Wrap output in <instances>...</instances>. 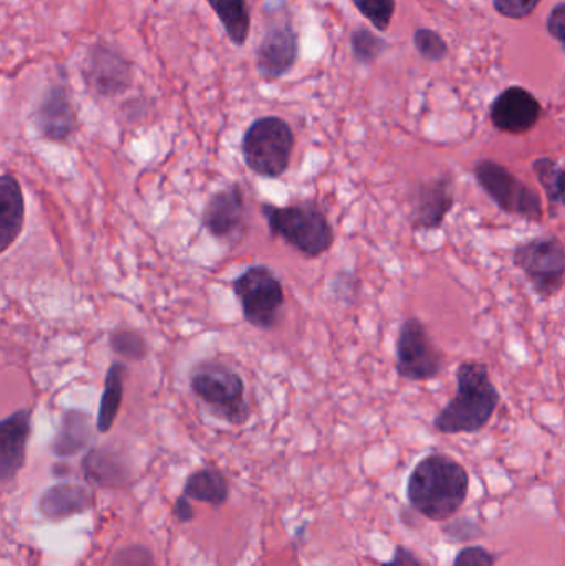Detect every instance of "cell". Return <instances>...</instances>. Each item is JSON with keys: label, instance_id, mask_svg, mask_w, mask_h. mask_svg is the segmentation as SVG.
Wrapping results in <instances>:
<instances>
[{"label": "cell", "instance_id": "22", "mask_svg": "<svg viewBox=\"0 0 565 566\" xmlns=\"http://www.w3.org/2000/svg\"><path fill=\"white\" fill-rule=\"evenodd\" d=\"M128 375V368L125 363H113L105 376V388H103L102 399H100L98 418H96V429L102 434L108 432L115 424L116 416L122 406L123 392H125V379Z\"/></svg>", "mask_w": 565, "mask_h": 566}, {"label": "cell", "instance_id": "18", "mask_svg": "<svg viewBox=\"0 0 565 566\" xmlns=\"http://www.w3.org/2000/svg\"><path fill=\"white\" fill-rule=\"evenodd\" d=\"M83 478L100 489H122L132 479V468L122 452L102 446L86 452L82 459Z\"/></svg>", "mask_w": 565, "mask_h": 566}, {"label": "cell", "instance_id": "9", "mask_svg": "<svg viewBox=\"0 0 565 566\" xmlns=\"http://www.w3.org/2000/svg\"><path fill=\"white\" fill-rule=\"evenodd\" d=\"M80 75L90 95L98 99H113L133 88L136 66L119 46L106 40H96L86 49Z\"/></svg>", "mask_w": 565, "mask_h": 566}, {"label": "cell", "instance_id": "21", "mask_svg": "<svg viewBox=\"0 0 565 566\" xmlns=\"http://www.w3.org/2000/svg\"><path fill=\"white\" fill-rule=\"evenodd\" d=\"M231 488L228 478L219 469L202 468L186 479L182 495L189 501L202 502L219 509L228 502Z\"/></svg>", "mask_w": 565, "mask_h": 566}, {"label": "cell", "instance_id": "25", "mask_svg": "<svg viewBox=\"0 0 565 566\" xmlns=\"http://www.w3.org/2000/svg\"><path fill=\"white\" fill-rule=\"evenodd\" d=\"M109 348L126 361H142L148 356V343L136 329L118 328L109 335Z\"/></svg>", "mask_w": 565, "mask_h": 566}, {"label": "cell", "instance_id": "19", "mask_svg": "<svg viewBox=\"0 0 565 566\" xmlns=\"http://www.w3.org/2000/svg\"><path fill=\"white\" fill-rule=\"evenodd\" d=\"M25 222V198L19 179L0 176V254L9 251L22 234Z\"/></svg>", "mask_w": 565, "mask_h": 566}, {"label": "cell", "instance_id": "12", "mask_svg": "<svg viewBox=\"0 0 565 566\" xmlns=\"http://www.w3.org/2000/svg\"><path fill=\"white\" fill-rule=\"evenodd\" d=\"M49 83L33 112V126L46 142L66 143L79 129V115L65 69Z\"/></svg>", "mask_w": 565, "mask_h": 566}, {"label": "cell", "instance_id": "2", "mask_svg": "<svg viewBox=\"0 0 565 566\" xmlns=\"http://www.w3.org/2000/svg\"><path fill=\"white\" fill-rule=\"evenodd\" d=\"M457 395L433 419L440 434H477L490 424L500 408L501 392L491 379L486 363L468 359L454 373Z\"/></svg>", "mask_w": 565, "mask_h": 566}, {"label": "cell", "instance_id": "35", "mask_svg": "<svg viewBox=\"0 0 565 566\" xmlns=\"http://www.w3.org/2000/svg\"><path fill=\"white\" fill-rule=\"evenodd\" d=\"M195 507L191 502L185 495H179L175 502V517L178 518L181 524H188V522L195 521Z\"/></svg>", "mask_w": 565, "mask_h": 566}, {"label": "cell", "instance_id": "4", "mask_svg": "<svg viewBox=\"0 0 565 566\" xmlns=\"http://www.w3.org/2000/svg\"><path fill=\"white\" fill-rule=\"evenodd\" d=\"M189 386L215 418L236 428L248 424L251 419L244 378L228 363L219 359L199 363L189 376Z\"/></svg>", "mask_w": 565, "mask_h": 566}, {"label": "cell", "instance_id": "31", "mask_svg": "<svg viewBox=\"0 0 565 566\" xmlns=\"http://www.w3.org/2000/svg\"><path fill=\"white\" fill-rule=\"evenodd\" d=\"M498 555L481 545L461 548L454 557L453 566H496Z\"/></svg>", "mask_w": 565, "mask_h": 566}, {"label": "cell", "instance_id": "3", "mask_svg": "<svg viewBox=\"0 0 565 566\" xmlns=\"http://www.w3.org/2000/svg\"><path fill=\"white\" fill-rule=\"evenodd\" d=\"M259 209L271 238L284 242L304 258H322L334 245V226L314 199L287 206L262 202Z\"/></svg>", "mask_w": 565, "mask_h": 566}, {"label": "cell", "instance_id": "28", "mask_svg": "<svg viewBox=\"0 0 565 566\" xmlns=\"http://www.w3.org/2000/svg\"><path fill=\"white\" fill-rule=\"evenodd\" d=\"M355 7L358 12L375 27V29L385 32L390 27L391 19H394L395 0H354Z\"/></svg>", "mask_w": 565, "mask_h": 566}, {"label": "cell", "instance_id": "24", "mask_svg": "<svg viewBox=\"0 0 565 566\" xmlns=\"http://www.w3.org/2000/svg\"><path fill=\"white\" fill-rule=\"evenodd\" d=\"M534 176L540 181L544 195H546L547 202H550L551 211L557 214V209L564 206V168L556 161V159L537 158L534 159L533 166Z\"/></svg>", "mask_w": 565, "mask_h": 566}, {"label": "cell", "instance_id": "7", "mask_svg": "<svg viewBox=\"0 0 565 566\" xmlns=\"http://www.w3.org/2000/svg\"><path fill=\"white\" fill-rule=\"evenodd\" d=\"M474 179L481 191L504 214L541 224L544 219L543 199L520 176L494 159H478L473 166Z\"/></svg>", "mask_w": 565, "mask_h": 566}, {"label": "cell", "instance_id": "13", "mask_svg": "<svg viewBox=\"0 0 565 566\" xmlns=\"http://www.w3.org/2000/svg\"><path fill=\"white\" fill-rule=\"evenodd\" d=\"M410 228L415 232L440 231L457 206V181L451 171L418 181L410 191Z\"/></svg>", "mask_w": 565, "mask_h": 566}, {"label": "cell", "instance_id": "15", "mask_svg": "<svg viewBox=\"0 0 565 566\" xmlns=\"http://www.w3.org/2000/svg\"><path fill=\"white\" fill-rule=\"evenodd\" d=\"M541 116L543 106L540 99L523 86H508L490 106L494 128L508 135H526L540 123Z\"/></svg>", "mask_w": 565, "mask_h": 566}, {"label": "cell", "instance_id": "34", "mask_svg": "<svg viewBox=\"0 0 565 566\" xmlns=\"http://www.w3.org/2000/svg\"><path fill=\"white\" fill-rule=\"evenodd\" d=\"M381 566H428L421 558H418L410 548L404 545L395 547L394 557L391 560L384 562Z\"/></svg>", "mask_w": 565, "mask_h": 566}, {"label": "cell", "instance_id": "23", "mask_svg": "<svg viewBox=\"0 0 565 566\" xmlns=\"http://www.w3.org/2000/svg\"><path fill=\"white\" fill-rule=\"evenodd\" d=\"M232 45L244 46L251 33V12L245 0H206Z\"/></svg>", "mask_w": 565, "mask_h": 566}, {"label": "cell", "instance_id": "11", "mask_svg": "<svg viewBox=\"0 0 565 566\" xmlns=\"http://www.w3.org/2000/svg\"><path fill=\"white\" fill-rule=\"evenodd\" d=\"M444 369V355L418 316L401 323L395 343V371L411 382L433 381Z\"/></svg>", "mask_w": 565, "mask_h": 566}, {"label": "cell", "instance_id": "32", "mask_svg": "<svg viewBox=\"0 0 565 566\" xmlns=\"http://www.w3.org/2000/svg\"><path fill=\"white\" fill-rule=\"evenodd\" d=\"M540 3L541 0H493L494 10L513 20L526 19Z\"/></svg>", "mask_w": 565, "mask_h": 566}, {"label": "cell", "instance_id": "17", "mask_svg": "<svg viewBox=\"0 0 565 566\" xmlns=\"http://www.w3.org/2000/svg\"><path fill=\"white\" fill-rule=\"evenodd\" d=\"M95 504V495L88 488L73 482H60L42 492L36 511L49 522H62L85 514Z\"/></svg>", "mask_w": 565, "mask_h": 566}, {"label": "cell", "instance_id": "20", "mask_svg": "<svg viewBox=\"0 0 565 566\" xmlns=\"http://www.w3.org/2000/svg\"><path fill=\"white\" fill-rule=\"evenodd\" d=\"M93 439H95V429L90 415L80 409H69L63 412L59 431L50 449L59 459L75 458L90 448Z\"/></svg>", "mask_w": 565, "mask_h": 566}, {"label": "cell", "instance_id": "5", "mask_svg": "<svg viewBox=\"0 0 565 566\" xmlns=\"http://www.w3.org/2000/svg\"><path fill=\"white\" fill-rule=\"evenodd\" d=\"M295 136L281 116H261L245 129L241 155L249 171L262 179H279L287 172Z\"/></svg>", "mask_w": 565, "mask_h": 566}, {"label": "cell", "instance_id": "33", "mask_svg": "<svg viewBox=\"0 0 565 566\" xmlns=\"http://www.w3.org/2000/svg\"><path fill=\"white\" fill-rule=\"evenodd\" d=\"M547 32L554 40L564 45L565 42V6L557 3L547 17Z\"/></svg>", "mask_w": 565, "mask_h": 566}, {"label": "cell", "instance_id": "27", "mask_svg": "<svg viewBox=\"0 0 565 566\" xmlns=\"http://www.w3.org/2000/svg\"><path fill=\"white\" fill-rule=\"evenodd\" d=\"M360 289L362 282L358 279L357 272L348 271V269L335 272L334 277L331 279L327 285L328 295L335 302L342 303L345 306L354 305Z\"/></svg>", "mask_w": 565, "mask_h": 566}, {"label": "cell", "instance_id": "1", "mask_svg": "<svg viewBox=\"0 0 565 566\" xmlns=\"http://www.w3.org/2000/svg\"><path fill=\"white\" fill-rule=\"evenodd\" d=\"M468 494L470 474L463 464L443 452H431L421 459L408 478V502L428 521L443 522L454 517Z\"/></svg>", "mask_w": 565, "mask_h": 566}, {"label": "cell", "instance_id": "29", "mask_svg": "<svg viewBox=\"0 0 565 566\" xmlns=\"http://www.w3.org/2000/svg\"><path fill=\"white\" fill-rule=\"evenodd\" d=\"M414 45L428 62H441L448 55V43L431 29H418L414 35Z\"/></svg>", "mask_w": 565, "mask_h": 566}, {"label": "cell", "instance_id": "30", "mask_svg": "<svg viewBox=\"0 0 565 566\" xmlns=\"http://www.w3.org/2000/svg\"><path fill=\"white\" fill-rule=\"evenodd\" d=\"M108 566H156V560L146 545L132 544L116 551Z\"/></svg>", "mask_w": 565, "mask_h": 566}, {"label": "cell", "instance_id": "10", "mask_svg": "<svg viewBox=\"0 0 565 566\" xmlns=\"http://www.w3.org/2000/svg\"><path fill=\"white\" fill-rule=\"evenodd\" d=\"M511 259L514 268L523 272L537 298H556L563 292L565 249L557 235H541L521 242Z\"/></svg>", "mask_w": 565, "mask_h": 566}, {"label": "cell", "instance_id": "6", "mask_svg": "<svg viewBox=\"0 0 565 566\" xmlns=\"http://www.w3.org/2000/svg\"><path fill=\"white\" fill-rule=\"evenodd\" d=\"M299 59V33L287 0L264 3V33L255 52L259 75L265 82L287 75Z\"/></svg>", "mask_w": 565, "mask_h": 566}, {"label": "cell", "instance_id": "16", "mask_svg": "<svg viewBox=\"0 0 565 566\" xmlns=\"http://www.w3.org/2000/svg\"><path fill=\"white\" fill-rule=\"evenodd\" d=\"M32 434V411L19 409L0 421V484L13 481L25 468Z\"/></svg>", "mask_w": 565, "mask_h": 566}, {"label": "cell", "instance_id": "26", "mask_svg": "<svg viewBox=\"0 0 565 566\" xmlns=\"http://www.w3.org/2000/svg\"><path fill=\"white\" fill-rule=\"evenodd\" d=\"M350 43L355 60L364 65H372L388 49V42L362 27L352 32Z\"/></svg>", "mask_w": 565, "mask_h": 566}, {"label": "cell", "instance_id": "14", "mask_svg": "<svg viewBox=\"0 0 565 566\" xmlns=\"http://www.w3.org/2000/svg\"><path fill=\"white\" fill-rule=\"evenodd\" d=\"M201 222L202 228L216 241L238 245L249 231L244 188L239 182H232L216 191L202 209Z\"/></svg>", "mask_w": 565, "mask_h": 566}, {"label": "cell", "instance_id": "8", "mask_svg": "<svg viewBox=\"0 0 565 566\" xmlns=\"http://www.w3.org/2000/svg\"><path fill=\"white\" fill-rule=\"evenodd\" d=\"M232 292L241 305L242 318L252 328L272 332L281 323L285 308V292L281 279L268 265L245 269L232 281Z\"/></svg>", "mask_w": 565, "mask_h": 566}]
</instances>
